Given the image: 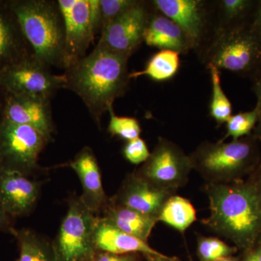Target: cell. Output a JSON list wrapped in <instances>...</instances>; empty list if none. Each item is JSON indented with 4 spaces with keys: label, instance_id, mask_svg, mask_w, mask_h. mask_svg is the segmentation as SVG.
Instances as JSON below:
<instances>
[{
    "label": "cell",
    "instance_id": "cell-39",
    "mask_svg": "<svg viewBox=\"0 0 261 261\" xmlns=\"http://www.w3.org/2000/svg\"><path fill=\"white\" fill-rule=\"evenodd\" d=\"M214 261H238V259H237L236 257L229 256L223 257V258L219 259V260H216Z\"/></svg>",
    "mask_w": 261,
    "mask_h": 261
},
{
    "label": "cell",
    "instance_id": "cell-4",
    "mask_svg": "<svg viewBox=\"0 0 261 261\" xmlns=\"http://www.w3.org/2000/svg\"><path fill=\"white\" fill-rule=\"evenodd\" d=\"M259 141L250 135L230 142H202L189 155L192 169L207 183L238 181L260 163Z\"/></svg>",
    "mask_w": 261,
    "mask_h": 261
},
{
    "label": "cell",
    "instance_id": "cell-29",
    "mask_svg": "<svg viewBox=\"0 0 261 261\" xmlns=\"http://www.w3.org/2000/svg\"><path fill=\"white\" fill-rule=\"evenodd\" d=\"M137 2V0H99L100 32L113 20L135 5Z\"/></svg>",
    "mask_w": 261,
    "mask_h": 261
},
{
    "label": "cell",
    "instance_id": "cell-34",
    "mask_svg": "<svg viewBox=\"0 0 261 261\" xmlns=\"http://www.w3.org/2000/svg\"><path fill=\"white\" fill-rule=\"evenodd\" d=\"M13 224V218L6 212L0 202V232L11 233L13 235L16 229Z\"/></svg>",
    "mask_w": 261,
    "mask_h": 261
},
{
    "label": "cell",
    "instance_id": "cell-2",
    "mask_svg": "<svg viewBox=\"0 0 261 261\" xmlns=\"http://www.w3.org/2000/svg\"><path fill=\"white\" fill-rule=\"evenodd\" d=\"M211 215L202 224L247 250L261 237V207L255 183H207Z\"/></svg>",
    "mask_w": 261,
    "mask_h": 261
},
{
    "label": "cell",
    "instance_id": "cell-13",
    "mask_svg": "<svg viewBox=\"0 0 261 261\" xmlns=\"http://www.w3.org/2000/svg\"><path fill=\"white\" fill-rule=\"evenodd\" d=\"M2 118L35 128L48 142L55 132L50 99L46 98L6 92Z\"/></svg>",
    "mask_w": 261,
    "mask_h": 261
},
{
    "label": "cell",
    "instance_id": "cell-18",
    "mask_svg": "<svg viewBox=\"0 0 261 261\" xmlns=\"http://www.w3.org/2000/svg\"><path fill=\"white\" fill-rule=\"evenodd\" d=\"M94 244L98 251L119 254H142L162 255L148 243L132 236L113 226L107 220L98 216L94 230Z\"/></svg>",
    "mask_w": 261,
    "mask_h": 261
},
{
    "label": "cell",
    "instance_id": "cell-16",
    "mask_svg": "<svg viewBox=\"0 0 261 261\" xmlns=\"http://www.w3.org/2000/svg\"><path fill=\"white\" fill-rule=\"evenodd\" d=\"M69 166L80 178L83 189L80 197L84 205L96 216H100L110 197L102 186L100 169L92 149L84 147L70 161Z\"/></svg>",
    "mask_w": 261,
    "mask_h": 261
},
{
    "label": "cell",
    "instance_id": "cell-31",
    "mask_svg": "<svg viewBox=\"0 0 261 261\" xmlns=\"http://www.w3.org/2000/svg\"><path fill=\"white\" fill-rule=\"evenodd\" d=\"M139 255L135 253L119 255L97 250L90 261H139Z\"/></svg>",
    "mask_w": 261,
    "mask_h": 261
},
{
    "label": "cell",
    "instance_id": "cell-19",
    "mask_svg": "<svg viewBox=\"0 0 261 261\" xmlns=\"http://www.w3.org/2000/svg\"><path fill=\"white\" fill-rule=\"evenodd\" d=\"M144 42L149 47L177 51L180 55L192 49L188 38L177 24L154 8L146 27Z\"/></svg>",
    "mask_w": 261,
    "mask_h": 261
},
{
    "label": "cell",
    "instance_id": "cell-10",
    "mask_svg": "<svg viewBox=\"0 0 261 261\" xmlns=\"http://www.w3.org/2000/svg\"><path fill=\"white\" fill-rule=\"evenodd\" d=\"M49 68L32 56L0 71V84L8 93L51 99L59 89H65L66 79L53 74Z\"/></svg>",
    "mask_w": 261,
    "mask_h": 261
},
{
    "label": "cell",
    "instance_id": "cell-9",
    "mask_svg": "<svg viewBox=\"0 0 261 261\" xmlns=\"http://www.w3.org/2000/svg\"><path fill=\"white\" fill-rule=\"evenodd\" d=\"M192 170L190 156L174 142L159 137L148 159L136 172L154 186L175 193L186 185Z\"/></svg>",
    "mask_w": 261,
    "mask_h": 261
},
{
    "label": "cell",
    "instance_id": "cell-30",
    "mask_svg": "<svg viewBox=\"0 0 261 261\" xmlns=\"http://www.w3.org/2000/svg\"><path fill=\"white\" fill-rule=\"evenodd\" d=\"M123 153L127 161L135 165L145 163L150 154L147 144L140 137L128 141L123 147Z\"/></svg>",
    "mask_w": 261,
    "mask_h": 261
},
{
    "label": "cell",
    "instance_id": "cell-17",
    "mask_svg": "<svg viewBox=\"0 0 261 261\" xmlns=\"http://www.w3.org/2000/svg\"><path fill=\"white\" fill-rule=\"evenodd\" d=\"M32 56L9 0H0V71Z\"/></svg>",
    "mask_w": 261,
    "mask_h": 261
},
{
    "label": "cell",
    "instance_id": "cell-37",
    "mask_svg": "<svg viewBox=\"0 0 261 261\" xmlns=\"http://www.w3.org/2000/svg\"><path fill=\"white\" fill-rule=\"evenodd\" d=\"M5 97H6V92L0 84V119H1L2 115H3V108H4Z\"/></svg>",
    "mask_w": 261,
    "mask_h": 261
},
{
    "label": "cell",
    "instance_id": "cell-8",
    "mask_svg": "<svg viewBox=\"0 0 261 261\" xmlns=\"http://www.w3.org/2000/svg\"><path fill=\"white\" fill-rule=\"evenodd\" d=\"M65 25L64 69L84 56L100 32L99 0H58Z\"/></svg>",
    "mask_w": 261,
    "mask_h": 261
},
{
    "label": "cell",
    "instance_id": "cell-1",
    "mask_svg": "<svg viewBox=\"0 0 261 261\" xmlns=\"http://www.w3.org/2000/svg\"><path fill=\"white\" fill-rule=\"evenodd\" d=\"M128 60L98 42L90 54L65 70V89L83 100L99 126L102 115L128 88Z\"/></svg>",
    "mask_w": 261,
    "mask_h": 261
},
{
    "label": "cell",
    "instance_id": "cell-5",
    "mask_svg": "<svg viewBox=\"0 0 261 261\" xmlns=\"http://www.w3.org/2000/svg\"><path fill=\"white\" fill-rule=\"evenodd\" d=\"M249 25L215 31L198 51L202 63L240 76L257 79L261 74V49Z\"/></svg>",
    "mask_w": 261,
    "mask_h": 261
},
{
    "label": "cell",
    "instance_id": "cell-35",
    "mask_svg": "<svg viewBox=\"0 0 261 261\" xmlns=\"http://www.w3.org/2000/svg\"><path fill=\"white\" fill-rule=\"evenodd\" d=\"M147 261H178L177 259L170 257L167 255H144Z\"/></svg>",
    "mask_w": 261,
    "mask_h": 261
},
{
    "label": "cell",
    "instance_id": "cell-22",
    "mask_svg": "<svg viewBox=\"0 0 261 261\" xmlns=\"http://www.w3.org/2000/svg\"><path fill=\"white\" fill-rule=\"evenodd\" d=\"M13 236L18 247L15 261H58L53 242L29 228L15 229Z\"/></svg>",
    "mask_w": 261,
    "mask_h": 261
},
{
    "label": "cell",
    "instance_id": "cell-27",
    "mask_svg": "<svg viewBox=\"0 0 261 261\" xmlns=\"http://www.w3.org/2000/svg\"><path fill=\"white\" fill-rule=\"evenodd\" d=\"M108 112L110 114L108 130L111 135L116 136L127 142L140 137L142 129L136 118L117 116L113 111V106H110Z\"/></svg>",
    "mask_w": 261,
    "mask_h": 261
},
{
    "label": "cell",
    "instance_id": "cell-40",
    "mask_svg": "<svg viewBox=\"0 0 261 261\" xmlns=\"http://www.w3.org/2000/svg\"><path fill=\"white\" fill-rule=\"evenodd\" d=\"M190 261H193V260H190Z\"/></svg>",
    "mask_w": 261,
    "mask_h": 261
},
{
    "label": "cell",
    "instance_id": "cell-38",
    "mask_svg": "<svg viewBox=\"0 0 261 261\" xmlns=\"http://www.w3.org/2000/svg\"><path fill=\"white\" fill-rule=\"evenodd\" d=\"M259 172H260V174H259V177H260V179L258 180L257 182H255V186H256L257 195H258L259 200H260V204L261 207V168L260 170H259Z\"/></svg>",
    "mask_w": 261,
    "mask_h": 261
},
{
    "label": "cell",
    "instance_id": "cell-3",
    "mask_svg": "<svg viewBox=\"0 0 261 261\" xmlns=\"http://www.w3.org/2000/svg\"><path fill=\"white\" fill-rule=\"evenodd\" d=\"M33 56L64 69L65 25L58 1L9 0Z\"/></svg>",
    "mask_w": 261,
    "mask_h": 261
},
{
    "label": "cell",
    "instance_id": "cell-36",
    "mask_svg": "<svg viewBox=\"0 0 261 261\" xmlns=\"http://www.w3.org/2000/svg\"><path fill=\"white\" fill-rule=\"evenodd\" d=\"M244 261H261V246L252 250Z\"/></svg>",
    "mask_w": 261,
    "mask_h": 261
},
{
    "label": "cell",
    "instance_id": "cell-32",
    "mask_svg": "<svg viewBox=\"0 0 261 261\" xmlns=\"http://www.w3.org/2000/svg\"><path fill=\"white\" fill-rule=\"evenodd\" d=\"M250 32L261 49V0L257 1L256 8L250 25Z\"/></svg>",
    "mask_w": 261,
    "mask_h": 261
},
{
    "label": "cell",
    "instance_id": "cell-28",
    "mask_svg": "<svg viewBox=\"0 0 261 261\" xmlns=\"http://www.w3.org/2000/svg\"><path fill=\"white\" fill-rule=\"evenodd\" d=\"M237 252L236 247L229 246L215 238L200 237L197 244V254L201 261H214L231 256Z\"/></svg>",
    "mask_w": 261,
    "mask_h": 261
},
{
    "label": "cell",
    "instance_id": "cell-7",
    "mask_svg": "<svg viewBox=\"0 0 261 261\" xmlns=\"http://www.w3.org/2000/svg\"><path fill=\"white\" fill-rule=\"evenodd\" d=\"M39 130L0 119V168L34 177L43 168L39 155L48 143Z\"/></svg>",
    "mask_w": 261,
    "mask_h": 261
},
{
    "label": "cell",
    "instance_id": "cell-14",
    "mask_svg": "<svg viewBox=\"0 0 261 261\" xmlns=\"http://www.w3.org/2000/svg\"><path fill=\"white\" fill-rule=\"evenodd\" d=\"M42 185L32 176L0 168V202L13 219L29 216L37 205Z\"/></svg>",
    "mask_w": 261,
    "mask_h": 261
},
{
    "label": "cell",
    "instance_id": "cell-23",
    "mask_svg": "<svg viewBox=\"0 0 261 261\" xmlns=\"http://www.w3.org/2000/svg\"><path fill=\"white\" fill-rule=\"evenodd\" d=\"M180 54L172 50H160L151 57L145 69L130 73L129 78L146 75L155 82L171 80L180 68Z\"/></svg>",
    "mask_w": 261,
    "mask_h": 261
},
{
    "label": "cell",
    "instance_id": "cell-15",
    "mask_svg": "<svg viewBox=\"0 0 261 261\" xmlns=\"http://www.w3.org/2000/svg\"><path fill=\"white\" fill-rule=\"evenodd\" d=\"M173 192L154 186L136 171L125 178L121 188L111 200L141 214L159 220L166 201Z\"/></svg>",
    "mask_w": 261,
    "mask_h": 261
},
{
    "label": "cell",
    "instance_id": "cell-33",
    "mask_svg": "<svg viewBox=\"0 0 261 261\" xmlns=\"http://www.w3.org/2000/svg\"><path fill=\"white\" fill-rule=\"evenodd\" d=\"M253 91L257 97V105L255 108H257V113H258V119H257L256 126L254 128L255 133L253 135L261 141V74L255 80Z\"/></svg>",
    "mask_w": 261,
    "mask_h": 261
},
{
    "label": "cell",
    "instance_id": "cell-26",
    "mask_svg": "<svg viewBox=\"0 0 261 261\" xmlns=\"http://www.w3.org/2000/svg\"><path fill=\"white\" fill-rule=\"evenodd\" d=\"M258 113L256 108L250 111L232 115L226 122V135L223 140L231 137L233 140H239L250 135L256 126Z\"/></svg>",
    "mask_w": 261,
    "mask_h": 261
},
{
    "label": "cell",
    "instance_id": "cell-21",
    "mask_svg": "<svg viewBox=\"0 0 261 261\" xmlns=\"http://www.w3.org/2000/svg\"><path fill=\"white\" fill-rule=\"evenodd\" d=\"M257 4V1L255 0H219L214 2V32L249 25Z\"/></svg>",
    "mask_w": 261,
    "mask_h": 261
},
{
    "label": "cell",
    "instance_id": "cell-12",
    "mask_svg": "<svg viewBox=\"0 0 261 261\" xmlns=\"http://www.w3.org/2000/svg\"><path fill=\"white\" fill-rule=\"evenodd\" d=\"M153 10L151 2L137 0L135 5L103 29L98 42L129 58L144 42V34Z\"/></svg>",
    "mask_w": 261,
    "mask_h": 261
},
{
    "label": "cell",
    "instance_id": "cell-6",
    "mask_svg": "<svg viewBox=\"0 0 261 261\" xmlns=\"http://www.w3.org/2000/svg\"><path fill=\"white\" fill-rule=\"evenodd\" d=\"M56 240L58 261H90L97 252L94 230L98 216L87 208L80 196L71 195Z\"/></svg>",
    "mask_w": 261,
    "mask_h": 261
},
{
    "label": "cell",
    "instance_id": "cell-11",
    "mask_svg": "<svg viewBox=\"0 0 261 261\" xmlns=\"http://www.w3.org/2000/svg\"><path fill=\"white\" fill-rule=\"evenodd\" d=\"M156 10L175 22L188 38L192 49L200 50L214 32V2L153 0Z\"/></svg>",
    "mask_w": 261,
    "mask_h": 261
},
{
    "label": "cell",
    "instance_id": "cell-25",
    "mask_svg": "<svg viewBox=\"0 0 261 261\" xmlns=\"http://www.w3.org/2000/svg\"><path fill=\"white\" fill-rule=\"evenodd\" d=\"M207 68L210 72L212 84V97L209 106L210 115L217 124L221 126L232 116V106L223 90L220 70L214 65H209Z\"/></svg>",
    "mask_w": 261,
    "mask_h": 261
},
{
    "label": "cell",
    "instance_id": "cell-20",
    "mask_svg": "<svg viewBox=\"0 0 261 261\" xmlns=\"http://www.w3.org/2000/svg\"><path fill=\"white\" fill-rule=\"evenodd\" d=\"M113 226L132 236L147 243L151 232L159 220L128 208L109 198L100 216Z\"/></svg>",
    "mask_w": 261,
    "mask_h": 261
},
{
    "label": "cell",
    "instance_id": "cell-24",
    "mask_svg": "<svg viewBox=\"0 0 261 261\" xmlns=\"http://www.w3.org/2000/svg\"><path fill=\"white\" fill-rule=\"evenodd\" d=\"M196 220V211L190 200L175 195L166 201L159 217V221L180 232H185Z\"/></svg>",
    "mask_w": 261,
    "mask_h": 261
}]
</instances>
